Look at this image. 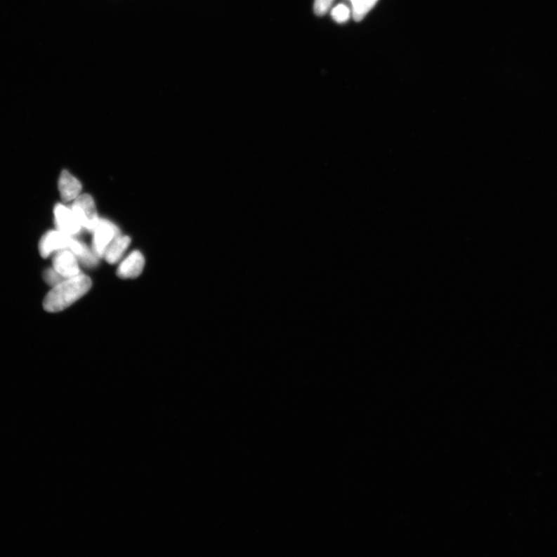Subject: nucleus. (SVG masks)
Masks as SVG:
<instances>
[{"label": "nucleus", "instance_id": "f257e3e1", "mask_svg": "<svg viewBox=\"0 0 557 557\" xmlns=\"http://www.w3.org/2000/svg\"><path fill=\"white\" fill-rule=\"evenodd\" d=\"M93 286L90 277L86 275L67 278L55 287L45 296L44 308L50 313H58L70 307L86 295Z\"/></svg>", "mask_w": 557, "mask_h": 557}, {"label": "nucleus", "instance_id": "f03ea898", "mask_svg": "<svg viewBox=\"0 0 557 557\" xmlns=\"http://www.w3.org/2000/svg\"><path fill=\"white\" fill-rule=\"evenodd\" d=\"M71 209L82 228L93 232L100 219L93 197L87 194L79 195L73 201Z\"/></svg>", "mask_w": 557, "mask_h": 557}, {"label": "nucleus", "instance_id": "7ed1b4c3", "mask_svg": "<svg viewBox=\"0 0 557 557\" xmlns=\"http://www.w3.org/2000/svg\"><path fill=\"white\" fill-rule=\"evenodd\" d=\"M93 233V248L91 249L99 258H103L110 243L120 235V231L117 225L112 221L100 218Z\"/></svg>", "mask_w": 557, "mask_h": 557}, {"label": "nucleus", "instance_id": "20e7f679", "mask_svg": "<svg viewBox=\"0 0 557 557\" xmlns=\"http://www.w3.org/2000/svg\"><path fill=\"white\" fill-rule=\"evenodd\" d=\"M73 237L58 230L46 232L38 246L41 256L48 258L58 251L70 249Z\"/></svg>", "mask_w": 557, "mask_h": 557}, {"label": "nucleus", "instance_id": "39448f33", "mask_svg": "<svg viewBox=\"0 0 557 557\" xmlns=\"http://www.w3.org/2000/svg\"><path fill=\"white\" fill-rule=\"evenodd\" d=\"M53 217L57 230L71 236L79 235L82 227L71 208L64 204H58L53 209Z\"/></svg>", "mask_w": 557, "mask_h": 557}, {"label": "nucleus", "instance_id": "423d86ee", "mask_svg": "<svg viewBox=\"0 0 557 557\" xmlns=\"http://www.w3.org/2000/svg\"><path fill=\"white\" fill-rule=\"evenodd\" d=\"M53 268L67 279L81 274L79 261L70 249L58 251L53 254Z\"/></svg>", "mask_w": 557, "mask_h": 557}, {"label": "nucleus", "instance_id": "0eeeda50", "mask_svg": "<svg viewBox=\"0 0 557 557\" xmlns=\"http://www.w3.org/2000/svg\"><path fill=\"white\" fill-rule=\"evenodd\" d=\"M144 266L143 255L140 251L135 250L120 263L117 270V276L122 279L138 277L143 270Z\"/></svg>", "mask_w": 557, "mask_h": 557}, {"label": "nucleus", "instance_id": "6e6552de", "mask_svg": "<svg viewBox=\"0 0 557 557\" xmlns=\"http://www.w3.org/2000/svg\"><path fill=\"white\" fill-rule=\"evenodd\" d=\"M58 190L60 197L65 202H73L81 195V182L67 171H63L58 179Z\"/></svg>", "mask_w": 557, "mask_h": 557}, {"label": "nucleus", "instance_id": "1a4fd4ad", "mask_svg": "<svg viewBox=\"0 0 557 557\" xmlns=\"http://www.w3.org/2000/svg\"><path fill=\"white\" fill-rule=\"evenodd\" d=\"M70 250L79 259L80 263L89 268H93L98 263L99 257L93 249H90L85 243L73 237Z\"/></svg>", "mask_w": 557, "mask_h": 557}, {"label": "nucleus", "instance_id": "9d476101", "mask_svg": "<svg viewBox=\"0 0 557 557\" xmlns=\"http://www.w3.org/2000/svg\"><path fill=\"white\" fill-rule=\"evenodd\" d=\"M131 240L127 235H119L107 248L103 258L110 264H116L120 261L126 251L131 245Z\"/></svg>", "mask_w": 557, "mask_h": 557}, {"label": "nucleus", "instance_id": "9b49d317", "mask_svg": "<svg viewBox=\"0 0 557 557\" xmlns=\"http://www.w3.org/2000/svg\"><path fill=\"white\" fill-rule=\"evenodd\" d=\"M353 4V18L356 21H361L376 4L378 0H350Z\"/></svg>", "mask_w": 557, "mask_h": 557}, {"label": "nucleus", "instance_id": "f8f14e48", "mask_svg": "<svg viewBox=\"0 0 557 557\" xmlns=\"http://www.w3.org/2000/svg\"><path fill=\"white\" fill-rule=\"evenodd\" d=\"M350 13V10L347 6L339 4L334 7L332 11V16L339 24H344V22L348 20Z\"/></svg>", "mask_w": 557, "mask_h": 557}, {"label": "nucleus", "instance_id": "ddd939ff", "mask_svg": "<svg viewBox=\"0 0 557 557\" xmlns=\"http://www.w3.org/2000/svg\"><path fill=\"white\" fill-rule=\"evenodd\" d=\"M43 277L46 283L52 287L60 283L65 280L62 275H60L55 269L51 267L44 272Z\"/></svg>", "mask_w": 557, "mask_h": 557}, {"label": "nucleus", "instance_id": "4468645a", "mask_svg": "<svg viewBox=\"0 0 557 557\" xmlns=\"http://www.w3.org/2000/svg\"><path fill=\"white\" fill-rule=\"evenodd\" d=\"M333 2L334 0H315V13L317 16H324L330 9Z\"/></svg>", "mask_w": 557, "mask_h": 557}]
</instances>
